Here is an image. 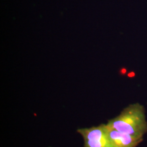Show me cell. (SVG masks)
Listing matches in <instances>:
<instances>
[{
	"label": "cell",
	"mask_w": 147,
	"mask_h": 147,
	"mask_svg": "<svg viewBox=\"0 0 147 147\" xmlns=\"http://www.w3.org/2000/svg\"><path fill=\"white\" fill-rule=\"evenodd\" d=\"M126 70L125 69L123 68L121 70V74H125L126 73Z\"/></svg>",
	"instance_id": "5"
},
{
	"label": "cell",
	"mask_w": 147,
	"mask_h": 147,
	"mask_svg": "<svg viewBox=\"0 0 147 147\" xmlns=\"http://www.w3.org/2000/svg\"><path fill=\"white\" fill-rule=\"evenodd\" d=\"M84 143L85 147H108L109 145L107 137L100 140H84Z\"/></svg>",
	"instance_id": "3"
},
{
	"label": "cell",
	"mask_w": 147,
	"mask_h": 147,
	"mask_svg": "<svg viewBox=\"0 0 147 147\" xmlns=\"http://www.w3.org/2000/svg\"><path fill=\"white\" fill-rule=\"evenodd\" d=\"M106 125L108 147H136L142 138L122 133Z\"/></svg>",
	"instance_id": "2"
},
{
	"label": "cell",
	"mask_w": 147,
	"mask_h": 147,
	"mask_svg": "<svg viewBox=\"0 0 147 147\" xmlns=\"http://www.w3.org/2000/svg\"><path fill=\"white\" fill-rule=\"evenodd\" d=\"M107 125L122 133L143 138L147 131L144 109L139 104L130 105Z\"/></svg>",
	"instance_id": "1"
},
{
	"label": "cell",
	"mask_w": 147,
	"mask_h": 147,
	"mask_svg": "<svg viewBox=\"0 0 147 147\" xmlns=\"http://www.w3.org/2000/svg\"><path fill=\"white\" fill-rule=\"evenodd\" d=\"M128 76L130 78H132L135 76V73L134 72H130V73L128 74Z\"/></svg>",
	"instance_id": "4"
}]
</instances>
